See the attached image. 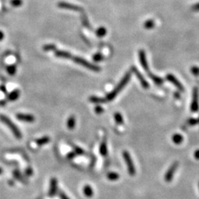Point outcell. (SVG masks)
I'll list each match as a JSON object with an SVG mask.
<instances>
[{
    "mask_svg": "<svg viewBox=\"0 0 199 199\" xmlns=\"http://www.w3.org/2000/svg\"><path fill=\"white\" fill-rule=\"evenodd\" d=\"M59 196H60V198H61V199H70L69 198L68 196L65 194V193H63V192H60Z\"/></svg>",
    "mask_w": 199,
    "mask_h": 199,
    "instance_id": "37",
    "label": "cell"
},
{
    "mask_svg": "<svg viewBox=\"0 0 199 199\" xmlns=\"http://www.w3.org/2000/svg\"><path fill=\"white\" fill-rule=\"evenodd\" d=\"M43 49L44 51H52V50H56V47L54 44H47L44 46Z\"/></svg>",
    "mask_w": 199,
    "mask_h": 199,
    "instance_id": "29",
    "label": "cell"
},
{
    "mask_svg": "<svg viewBox=\"0 0 199 199\" xmlns=\"http://www.w3.org/2000/svg\"><path fill=\"white\" fill-rule=\"evenodd\" d=\"M89 100H90L92 103H106L107 100H106V98H101V97H98L96 96H92L89 97Z\"/></svg>",
    "mask_w": 199,
    "mask_h": 199,
    "instance_id": "18",
    "label": "cell"
},
{
    "mask_svg": "<svg viewBox=\"0 0 199 199\" xmlns=\"http://www.w3.org/2000/svg\"><path fill=\"white\" fill-rule=\"evenodd\" d=\"M178 165H179V163L177 162H174L173 164H172L171 166L170 167L169 169L167 170V171L166 172L165 175V180L167 182H170L173 179V176H174L175 173H176Z\"/></svg>",
    "mask_w": 199,
    "mask_h": 199,
    "instance_id": "6",
    "label": "cell"
},
{
    "mask_svg": "<svg viewBox=\"0 0 199 199\" xmlns=\"http://www.w3.org/2000/svg\"><path fill=\"white\" fill-rule=\"evenodd\" d=\"M16 118L21 121L26 122V123H33L35 121V117L31 114H17Z\"/></svg>",
    "mask_w": 199,
    "mask_h": 199,
    "instance_id": "12",
    "label": "cell"
},
{
    "mask_svg": "<svg viewBox=\"0 0 199 199\" xmlns=\"http://www.w3.org/2000/svg\"><path fill=\"white\" fill-rule=\"evenodd\" d=\"M4 39V33L3 32L0 31V41H2Z\"/></svg>",
    "mask_w": 199,
    "mask_h": 199,
    "instance_id": "40",
    "label": "cell"
},
{
    "mask_svg": "<svg viewBox=\"0 0 199 199\" xmlns=\"http://www.w3.org/2000/svg\"><path fill=\"white\" fill-rule=\"evenodd\" d=\"M81 21H82L83 25L86 27L89 28V29H91V28H92L90 26V24H89V20H88V19L86 18V16H81Z\"/></svg>",
    "mask_w": 199,
    "mask_h": 199,
    "instance_id": "27",
    "label": "cell"
},
{
    "mask_svg": "<svg viewBox=\"0 0 199 199\" xmlns=\"http://www.w3.org/2000/svg\"><path fill=\"white\" fill-rule=\"evenodd\" d=\"M7 72L10 75H14L16 72V67L15 64H12L7 67Z\"/></svg>",
    "mask_w": 199,
    "mask_h": 199,
    "instance_id": "23",
    "label": "cell"
},
{
    "mask_svg": "<svg viewBox=\"0 0 199 199\" xmlns=\"http://www.w3.org/2000/svg\"><path fill=\"white\" fill-rule=\"evenodd\" d=\"M19 97H20V91L18 90V89H16V90H13V92H11L8 95V98L10 101H15Z\"/></svg>",
    "mask_w": 199,
    "mask_h": 199,
    "instance_id": "14",
    "label": "cell"
},
{
    "mask_svg": "<svg viewBox=\"0 0 199 199\" xmlns=\"http://www.w3.org/2000/svg\"><path fill=\"white\" fill-rule=\"evenodd\" d=\"M119 175L118 173H114V172H111V173H109L107 175L108 179H109L110 181H116L119 179Z\"/></svg>",
    "mask_w": 199,
    "mask_h": 199,
    "instance_id": "26",
    "label": "cell"
},
{
    "mask_svg": "<svg viewBox=\"0 0 199 199\" xmlns=\"http://www.w3.org/2000/svg\"><path fill=\"white\" fill-rule=\"evenodd\" d=\"M11 4L13 7H20L23 4L22 0H11Z\"/></svg>",
    "mask_w": 199,
    "mask_h": 199,
    "instance_id": "30",
    "label": "cell"
},
{
    "mask_svg": "<svg viewBox=\"0 0 199 199\" xmlns=\"http://www.w3.org/2000/svg\"><path fill=\"white\" fill-rule=\"evenodd\" d=\"M100 153L103 156H106L108 154V149H107V145L105 142H102L100 144Z\"/></svg>",
    "mask_w": 199,
    "mask_h": 199,
    "instance_id": "21",
    "label": "cell"
},
{
    "mask_svg": "<svg viewBox=\"0 0 199 199\" xmlns=\"http://www.w3.org/2000/svg\"><path fill=\"white\" fill-rule=\"evenodd\" d=\"M26 174L27 175V176H31L32 174H33V170H32V169H27V170L26 171Z\"/></svg>",
    "mask_w": 199,
    "mask_h": 199,
    "instance_id": "39",
    "label": "cell"
},
{
    "mask_svg": "<svg viewBox=\"0 0 199 199\" xmlns=\"http://www.w3.org/2000/svg\"><path fill=\"white\" fill-rule=\"evenodd\" d=\"M106 33H107V30H106V28L103 27H99L97 30H96V32H95L97 36L99 38H102V37H103V36H106Z\"/></svg>",
    "mask_w": 199,
    "mask_h": 199,
    "instance_id": "22",
    "label": "cell"
},
{
    "mask_svg": "<svg viewBox=\"0 0 199 199\" xmlns=\"http://www.w3.org/2000/svg\"><path fill=\"white\" fill-rule=\"evenodd\" d=\"M131 71H132V72H134V74H135L136 76H137V78L139 79V81L142 86L143 88H145V89H148V88L149 87V84H148V81H147L145 79V78L142 76V75L140 73L139 71V70L137 69L135 67H132V69H131Z\"/></svg>",
    "mask_w": 199,
    "mask_h": 199,
    "instance_id": "8",
    "label": "cell"
},
{
    "mask_svg": "<svg viewBox=\"0 0 199 199\" xmlns=\"http://www.w3.org/2000/svg\"><path fill=\"white\" fill-rule=\"evenodd\" d=\"M72 61H75L77 64H80V65L83 66V67H86L88 69H91L93 72H100V68L98 66L95 65L93 64H91L89 61H87L86 60L83 59L82 58H80V57H76V56H72Z\"/></svg>",
    "mask_w": 199,
    "mask_h": 199,
    "instance_id": "3",
    "label": "cell"
},
{
    "mask_svg": "<svg viewBox=\"0 0 199 199\" xmlns=\"http://www.w3.org/2000/svg\"><path fill=\"white\" fill-rule=\"evenodd\" d=\"M154 26H155V22H154V21L152 20V19H149V20L146 21V22H145V24H144L145 28L148 29V30L152 29L153 27H154Z\"/></svg>",
    "mask_w": 199,
    "mask_h": 199,
    "instance_id": "25",
    "label": "cell"
},
{
    "mask_svg": "<svg viewBox=\"0 0 199 199\" xmlns=\"http://www.w3.org/2000/svg\"><path fill=\"white\" fill-rule=\"evenodd\" d=\"M50 141V139L48 137H41V138L38 139L36 141V142L37 145H40L41 146V145H46V144L48 143Z\"/></svg>",
    "mask_w": 199,
    "mask_h": 199,
    "instance_id": "20",
    "label": "cell"
},
{
    "mask_svg": "<svg viewBox=\"0 0 199 199\" xmlns=\"http://www.w3.org/2000/svg\"><path fill=\"white\" fill-rule=\"evenodd\" d=\"M148 75H149V77L151 78V79L152 80V81H153L156 85L160 86V85H162V84L164 83V80L162 79V78H159V77L156 76V75H154L153 74L150 73L149 72V73H148Z\"/></svg>",
    "mask_w": 199,
    "mask_h": 199,
    "instance_id": "15",
    "label": "cell"
},
{
    "mask_svg": "<svg viewBox=\"0 0 199 199\" xmlns=\"http://www.w3.org/2000/svg\"><path fill=\"white\" fill-rule=\"evenodd\" d=\"M166 78L167 81H169L170 82L172 83L174 86H176L179 91H181V92H184V86H182V84L181 83L180 81H179L174 75H172V74H168L166 76Z\"/></svg>",
    "mask_w": 199,
    "mask_h": 199,
    "instance_id": "9",
    "label": "cell"
},
{
    "mask_svg": "<svg viewBox=\"0 0 199 199\" xmlns=\"http://www.w3.org/2000/svg\"><path fill=\"white\" fill-rule=\"evenodd\" d=\"M123 158H124L125 162L126 165H127L128 173H129L131 176H134L136 173V169H135V167H134V162H133L132 159H131L129 153L128 152V151H123Z\"/></svg>",
    "mask_w": 199,
    "mask_h": 199,
    "instance_id": "4",
    "label": "cell"
},
{
    "mask_svg": "<svg viewBox=\"0 0 199 199\" xmlns=\"http://www.w3.org/2000/svg\"><path fill=\"white\" fill-rule=\"evenodd\" d=\"M199 92L198 88H194L193 92V101L191 103V111L197 112L199 109Z\"/></svg>",
    "mask_w": 199,
    "mask_h": 199,
    "instance_id": "5",
    "label": "cell"
},
{
    "mask_svg": "<svg viewBox=\"0 0 199 199\" xmlns=\"http://www.w3.org/2000/svg\"><path fill=\"white\" fill-rule=\"evenodd\" d=\"M58 190V181L57 179L53 178L50 181V190H49V196L50 197H53L55 195Z\"/></svg>",
    "mask_w": 199,
    "mask_h": 199,
    "instance_id": "11",
    "label": "cell"
},
{
    "mask_svg": "<svg viewBox=\"0 0 199 199\" xmlns=\"http://www.w3.org/2000/svg\"><path fill=\"white\" fill-rule=\"evenodd\" d=\"M172 140L176 145H180L182 143L184 140V137L180 134H175L172 137Z\"/></svg>",
    "mask_w": 199,
    "mask_h": 199,
    "instance_id": "16",
    "label": "cell"
},
{
    "mask_svg": "<svg viewBox=\"0 0 199 199\" xmlns=\"http://www.w3.org/2000/svg\"><path fill=\"white\" fill-rule=\"evenodd\" d=\"M188 123L190 125H195L196 124L199 123V117L198 119H190L188 121Z\"/></svg>",
    "mask_w": 199,
    "mask_h": 199,
    "instance_id": "33",
    "label": "cell"
},
{
    "mask_svg": "<svg viewBox=\"0 0 199 199\" xmlns=\"http://www.w3.org/2000/svg\"><path fill=\"white\" fill-rule=\"evenodd\" d=\"M75 156H76V153L75 152H70L67 154V158L68 159H69V160H71V159H74L75 157Z\"/></svg>",
    "mask_w": 199,
    "mask_h": 199,
    "instance_id": "35",
    "label": "cell"
},
{
    "mask_svg": "<svg viewBox=\"0 0 199 199\" xmlns=\"http://www.w3.org/2000/svg\"><path fill=\"white\" fill-rule=\"evenodd\" d=\"M2 169L0 167V174H2Z\"/></svg>",
    "mask_w": 199,
    "mask_h": 199,
    "instance_id": "42",
    "label": "cell"
},
{
    "mask_svg": "<svg viewBox=\"0 0 199 199\" xmlns=\"http://www.w3.org/2000/svg\"><path fill=\"white\" fill-rule=\"evenodd\" d=\"M191 72L195 76L199 75V67H191Z\"/></svg>",
    "mask_w": 199,
    "mask_h": 199,
    "instance_id": "32",
    "label": "cell"
},
{
    "mask_svg": "<svg viewBox=\"0 0 199 199\" xmlns=\"http://www.w3.org/2000/svg\"><path fill=\"white\" fill-rule=\"evenodd\" d=\"M75 117L74 116H71V117H69L68 120H67V128L69 129L72 130L75 128Z\"/></svg>",
    "mask_w": 199,
    "mask_h": 199,
    "instance_id": "19",
    "label": "cell"
},
{
    "mask_svg": "<svg viewBox=\"0 0 199 199\" xmlns=\"http://www.w3.org/2000/svg\"><path fill=\"white\" fill-rule=\"evenodd\" d=\"M95 113L100 114H102L103 112V109L101 107V106H96V107H95Z\"/></svg>",
    "mask_w": 199,
    "mask_h": 199,
    "instance_id": "34",
    "label": "cell"
},
{
    "mask_svg": "<svg viewBox=\"0 0 199 199\" xmlns=\"http://www.w3.org/2000/svg\"><path fill=\"white\" fill-rule=\"evenodd\" d=\"M1 90H2V91H3V92H5V86H2V87H1Z\"/></svg>",
    "mask_w": 199,
    "mask_h": 199,
    "instance_id": "41",
    "label": "cell"
},
{
    "mask_svg": "<svg viewBox=\"0 0 199 199\" xmlns=\"http://www.w3.org/2000/svg\"><path fill=\"white\" fill-rule=\"evenodd\" d=\"M114 120H115V122L118 125H121L123 123V116H122L121 114L119 113V112H117V113L114 114Z\"/></svg>",
    "mask_w": 199,
    "mask_h": 199,
    "instance_id": "24",
    "label": "cell"
},
{
    "mask_svg": "<svg viewBox=\"0 0 199 199\" xmlns=\"http://www.w3.org/2000/svg\"><path fill=\"white\" fill-rule=\"evenodd\" d=\"M74 150H75L74 152L76 153V155H83L84 153H85L82 148H81L80 147H78V146H75V148H74Z\"/></svg>",
    "mask_w": 199,
    "mask_h": 199,
    "instance_id": "31",
    "label": "cell"
},
{
    "mask_svg": "<svg viewBox=\"0 0 199 199\" xmlns=\"http://www.w3.org/2000/svg\"><path fill=\"white\" fill-rule=\"evenodd\" d=\"M139 61L142 67H143L145 71L148 72L149 71V67H148V61H147L146 59V55H145V53L144 50H140L139 52Z\"/></svg>",
    "mask_w": 199,
    "mask_h": 199,
    "instance_id": "10",
    "label": "cell"
},
{
    "mask_svg": "<svg viewBox=\"0 0 199 199\" xmlns=\"http://www.w3.org/2000/svg\"><path fill=\"white\" fill-rule=\"evenodd\" d=\"M192 11H195V12H198L199 11V2L198 3H196L195 5H193L192 6Z\"/></svg>",
    "mask_w": 199,
    "mask_h": 199,
    "instance_id": "36",
    "label": "cell"
},
{
    "mask_svg": "<svg viewBox=\"0 0 199 199\" xmlns=\"http://www.w3.org/2000/svg\"><path fill=\"white\" fill-rule=\"evenodd\" d=\"M55 55L58 58H71L72 59V55L69 53L67 51H64V50H55Z\"/></svg>",
    "mask_w": 199,
    "mask_h": 199,
    "instance_id": "13",
    "label": "cell"
},
{
    "mask_svg": "<svg viewBox=\"0 0 199 199\" xmlns=\"http://www.w3.org/2000/svg\"><path fill=\"white\" fill-rule=\"evenodd\" d=\"M58 7L60 8H62V9L71 10V11H78V12H82L83 11V8H81V7L78 6V5H73V4L65 2H59V3L58 4Z\"/></svg>",
    "mask_w": 199,
    "mask_h": 199,
    "instance_id": "7",
    "label": "cell"
},
{
    "mask_svg": "<svg viewBox=\"0 0 199 199\" xmlns=\"http://www.w3.org/2000/svg\"><path fill=\"white\" fill-rule=\"evenodd\" d=\"M0 121H2L5 125L9 128L11 132L13 134V135L15 136L16 138L19 139H22V133H21L20 130L19 129V128L14 124L8 117H6L5 115H3V114H1L0 115Z\"/></svg>",
    "mask_w": 199,
    "mask_h": 199,
    "instance_id": "2",
    "label": "cell"
},
{
    "mask_svg": "<svg viewBox=\"0 0 199 199\" xmlns=\"http://www.w3.org/2000/svg\"><path fill=\"white\" fill-rule=\"evenodd\" d=\"M131 72H127V73L124 75V77L122 78L120 82L117 84V86L115 87V89H114L113 91H111L109 95H107V96H106V100H107V101H111L112 100L114 99V98L116 97V96L123 90V88L127 85L128 83L129 82L130 79H131Z\"/></svg>",
    "mask_w": 199,
    "mask_h": 199,
    "instance_id": "1",
    "label": "cell"
},
{
    "mask_svg": "<svg viewBox=\"0 0 199 199\" xmlns=\"http://www.w3.org/2000/svg\"><path fill=\"white\" fill-rule=\"evenodd\" d=\"M83 193H84V195H85V196H86L87 198H92V196H93L94 192L91 186L86 185L83 187Z\"/></svg>",
    "mask_w": 199,
    "mask_h": 199,
    "instance_id": "17",
    "label": "cell"
},
{
    "mask_svg": "<svg viewBox=\"0 0 199 199\" xmlns=\"http://www.w3.org/2000/svg\"><path fill=\"white\" fill-rule=\"evenodd\" d=\"M194 157L196 159L199 160V149L197 150V151H195L194 153Z\"/></svg>",
    "mask_w": 199,
    "mask_h": 199,
    "instance_id": "38",
    "label": "cell"
},
{
    "mask_svg": "<svg viewBox=\"0 0 199 199\" xmlns=\"http://www.w3.org/2000/svg\"><path fill=\"white\" fill-rule=\"evenodd\" d=\"M103 58V56L101 53H96V54L94 55L93 56V61H95V62H100L101 61Z\"/></svg>",
    "mask_w": 199,
    "mask_h": 199,
    "instance_id": "28",
    "label": "cell"
}]
</instances>
